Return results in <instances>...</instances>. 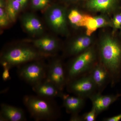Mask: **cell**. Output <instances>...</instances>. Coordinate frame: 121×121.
<instances>
[{"label": "cell", "mask_w": 121, "mask_h": 121, "mask_svg": "<svg viewBox=\"0 0 121 121\" xmlns=\"http://www.w3.org/2000/svg\"><path fill=\"white\" fill-rule=\"evenodd\" d=\"M99 61L110 75V85L113 87L121 79V41L111 36L101 39L97 48Z\"/></svg>", "instance_id": "1"}, {"label": "cell", "mask_w": 121, "mask_h": 121, "mask_svg": "<svg viewBox=\"0 0 121 121\" xmlns=\"http://www.w3.org/2000/svg\"><path fill=\"white\" fill-rule=\"evenodd\" d=\"M23 102L35 121H56L60 117V109L54 99L37 95H26L23 98Z\"/></svg>", "instance_id": "2"}, {"label": "cell", "mask_w": 121, "mask_h": 121, "mask_svg": "<svg viewBox=\"0 0 121 121\" xmlns=\"http://www.w3.org/2000/svg\"><path fill=\"white\" fill-rule=\"evenodd\" d=\"M74 56L65 65L67 83L74 79L89 74L99 61L97 49L93 46Z\"/></svg>", "instance_id": "3"}, {"label": "cell", "mask_w": 121, "mask_h": 121, "mask_svg": "<svg viewBox=\"0 0 121 121\" xmlns=\"http://www.w3.org/2000/svg\"><path fill=\"white\" fill-rule=\"evenodd\" d=\"M46 56L35 47L26 45H17L10 48L2 52L0 63L3 67L11 69L16 66L40 60Z\"/></svg>", "instance_id": "4"}, {"label": "cell", "mask_w": 121, "mask_h": 121, "mask_svg": "<svg viewBox=\"0 0 121 121\" xmlns=\"http://www.w3.org/2000/svg\"><path fill=\"white\" fill-rule=\"evenodd\" d=\"M41 60L32 61L21 66L17 70L19 78L32 86L44 81L46 78L48 65Z\"/></svg>", "instance_id": "5"}, {"label": "cell", "mask_w": 121, "mask_h": 121, "mask_svg": "<svg viewBox=\"0 0 121 121\" xmlns=\"http://www.w3.org/2000/svg\"><path fill=\"white\" fill-rule=\"evenodd\" d=\"M45 17L52 31L60 35H67V14L64 7L56 5L49 6L45 10Z\"/></svg>", "instance_id": "6"}, {"label": "cell", "mask_w": 121, "mask_h": 121, "mask_svg": "<svg viewBox=\"0 0 121 121\" xmlns=\"http://www.w3.org/2000/svg\"><path fill=\"white\" fill-rule=\"evenodd\" d=\"M66 88L68 93L86 99L98 93L95 84L89 74L69 81Z\"/></svg>", "instance_id": "7"}, {"label": "cell", "mask_w": 121, "mask_h": 121, "mask_svg": "<svg viewBox=\"0 0 121 121\" xmlns=\"http://www.w3.org/2000/svg\"><path fill=\"white\" fill-rule=\"evenodd\" d=\"M63 91L66 86L65 65L60 59L52 60L48 65L45 80Z\"/></svg>", "instance_id": "8"}, {"label": "cell", "mask_w": 121, "mask_h": 121, "mask_svg": "<svg viewBox=\"0 0 121 121\" xmlns=\"http://www.w3.org/2000/svg\"><path fill=\"white\" fill-rule=\"evenodd\" d=\"M85 5L91 12L117 13L121 10V0H86Z\"/></svg>", "instance_id": "9"}, {"label": "cell", "mask_w": 121, "mask_h": 121, "mask_svg": "<svg viewBox=\"0 0 121 121\" xmlns=\"http://www.w3.org/2000/svg\"><path fill=\"white\" fill-rule=\"evenodd\" d=\"M89 74L95 84L98 93L102 94L108 84H110V75L105 67L99 61Z\"/></svg>", "instance_id": "10"}, {"label": "cell", "mask_w": 121, "mask_h": 121, "mask_svg": "<svg viewBox=\"0 0 121 121\" xmlns=\"http://www.w3.org/2000/svg\"><path fill=\"white\" fill-rule=\"evenodd\" d=\"M29 42L46 57L53 56L60 48L58 41L53 37L46 36L30 40Z\"/></svg>", "instance_id": "11"}, {"label": "cell", "mask_w": 121, "mask_h": 121, "mask_svg": "<svg viewBox=\"0 0 121 121\" xmlns=\"http://www.w3.org/2000/svg\"><path fill=\"white\" fill-rule=\"evenodd\" d=\"M121 97V94L103 95L97 93L91 95L89 99L91 100L94 108L99 115L106 110L114 103Z\"/></svg>", "instance_id": "12"}, {"label": "cell", "mask_w": 121, "mask_h": 121, "mask_svg": "<svg viewBox=\"0 0 121 121\" xmlns=\"http://www.w3.org/2000/svg\"><path fill=\"white\" fill-rule=\"evenodd\" d=\"M92 43L91 36L86 35L79 36L68 45L65 48V54L67 56H75L90 48Z\"/></svg>", "instance_id": "13"}, {"label": "cell", "mask_w": 121, "mask_h": 121, "mask_svg": "<svg viewBox=\"0 0 121 121\" xmlns=\"http://www.w3.org/2000/svg\"><path fill=\"white\" fill-rule=\"evenodd\" d=\"M0 121H26L23 110L5 103L1 104Z\"/></svg>", "instance_id": "14"}, {"label": "cell", "mask_w": 121, "mask_h": 121, "mask_svg": "<svg viewBox=\"0 0 121 121\" xmlns=\"http://www.w3.org/2000/svg\"><path fill=\"white\" fill-rule=\"evenodd\" d=\"M32 90L36 95L43 97L54 99L61 98L63 92L52 83L44 80L32 86Z\"/></svg>", "instance_id": "15"}, {"label": "cell", "mask_w": 121, "mask_h": 121, "mask_svg": "<svg viewBox=\"0 0 121 121\" xmlns=\"http://www.w3.org/2000/svg\"><path fill=\"white\" fill-rule=\"evenodd\" d=\"M61 99L63 106L67 113L72 114H79L85 104L86 99L74 95H70L64 93Z\"/></svg>", "instance_id": "16"}, {"label": "cell", "mask_w": 121, "mask_h": 121, "mask_svg": "<svg viewBox=\"0 0 121 121\" xmlns=\"http://www.w3.org/2000/svg\"><path fill=\"white\" fill-rule=\"evenodd\" d=\"M21 22L24 29L31 35H39L43 33V25L39 18L34 14H24L22 17Z\"/></svg>", "instance_id": "17"}, {"label": "cell", "mask_w": 121, "mask_h": 121, "mask_svg": "<svg viewBox=\"0 0 121 121\" xmlns=\"http://www.w3.org/2000/svg\"><path fill=\"white\" fill-rule=\"evenodd\" d=\"M23 9L19 3L15 0H7L5 9L11 22H15L17 16Z\"/></svg>", "instance_id": "18"}, {"label": "cell", "mask_w": 121, "mask_h": 121, "mask_svg": "<svg viewBox=\"0 0 121 121\" xmlns=\"http://www.w3.org/2000/svg\"><path fill=\"white\" fill-rule=\"evenodd\" d=\"M68 20L72 25L76 27H84V14H82L78 9H73L67 14Z\"/></svg>", "instance_id": "19"}, {"label": "cell", "mask_w": 121, "mask_h": 121, "mask_svg": "<svg viewBox=\"0 0 121 121\" xmlns=\"http://www.w3.org/2000/svg\"><path fill=\"white\" fill-rule=\"evenodd\" d=\"M84 27L86 29V35L91 36L98 29L95 17L84 14Z\"/></svg>", "instance_id": "20"}, {"label": "cell", "mask_w": 121, "mask_h": 121, "mask_svg": "<svg viewBox=\"0 0 121 121\" xmlns=\"http://www.w3.org/2000/svg\"><path fill=\"white\" fill-rule=\"evenodd\" d=\"M6 5H0V26L6 27L11 22L5 9Z\"/></svg>", "instance_id": "21"}, {"label": "cell", "mask_w": 121, "mask_h": 121, "mask_svg": "<svg viewBox=\"0 0 121 121\" xmlns=\"http://www.w3.org/2000/svg\"><path fill=\"white\" fill-rule=\"evenodd\" d=\"M50 0H31L32 8L35 10H43L49 7Z\"/></svg>", "instance_id": "22"}, {"label": "cell", "mask_w": 121, "mask_h": 121, "mask_svg": "<svg viewBox=\"0 0 121 121\" xmlns=\"http://www.w3.org/2000/svg\"><path fill=\"white\" fill-rule=\"evenodd\" d=\"M97 22L98 28L104 27L108 26H112L111 22H110L106 17L103 15L95 17Z\"/></svg>", "instance_id": "23"}, {"label": "cell", "mask_w": 121, "mask_h": 121, "mask_svg": "<svg viewBox=\"0 0 121 121\" xmlns=\"http://www.w3.org/2000/svg\"><path fill=\"white\" fill-rule=\"evenodd\" d=\"M99 115L94 108H91L89 112L85 113L82 115L83 121H95Z\"/></svg>", "instance_id": "24"}, {"label": "cell", "mask_w": 121, "mask_h": 121, "mask_svg": "<svg viewBox=\"0 0 121 121\" xmlns=\"http://www.w3.org/2000/svg\"><path fill=\"white\" fill-rule=\"evenodd\" d=\"M112 26L115 31L121 28V12L117 13L111 21Z\"/></svg>", "instance_id": "25"}, {"label": "cell", "mask_w": 121, "mask_h": 121, "mask_svg": "<svg viewBox=\"0 0 121 121\" xmlns=\"http://www.w3.org/2000/svg\"><path fill=\"white\" fill-rule=\"evenodd\" d=\"M4 71L2 73V79L4 81H7L11 79V76L9 74L10 68L8 67H4Z\"/></svg>", "instance_id": "26"}, {"label": "cell", "mask_w": 121, "mask_h": 121, "mask_svg": "<svg viewBox=\"0 0 121 121\" xmlns=\"http://www.w3.org/2000/svg\"><path fill=\"white\" fill-rule=\"evenodd\" d=\"M121 120V113L113 117L105 118L103 119L104 121H119Z\"/></svg>", "instance_id": "27"}, {"label": "cell", "mask_w": 121, "mask_h": 121, "mask_svg": "<svg viewBox=\"0 0 121 121\" xmlns=\"http://www.w3.org/2000/svg\"><path fill=\"white\" fill-rule=\"evenodd\" d=\"M70 121H83L82 115H79V114L71 115L69 119Z\"/></svg>", "instance_id": "28"}, {"label": "cell", "mask_w": 121, "mask_h": 121, "mask_svg": "<svg viewBox=\"0 0 121 121\" xmlns=\"http://www.w3.org/2000/svg\"><path fill=\"white\" fill-rule=\"evenodd\" d=\"M15 0L20 4L23 9L27 6L29 0Z\"/></svg>", "instance_id": "29"}, {"label": "cell", "mask_w": 121, "mask_h": 121, "mask_svg": "<svg viewBox=\"0 0 121 121\" xmlns=\"http://www.w3.org/2000/svg\"><path fill=\"white\" fill-rule=\"evenodd\" d=\"M69 2H75V1H78L80 0H66Z\"/></svg>", "instance_id": "30"}, {"label": "cell", "mask_w": 121, "mask_h": 121, "mask_svg": "<svg viewBox=\"0 0 121 121\" xmlns=\"http://www.w3.org/2000/svg\"><path fill=\"white\" fill-rule=\"evenodd\" d=\"M120 29H121V33H120V34H121V28Z\"/></svg>", "instance_id": "31"}]
</instances>
